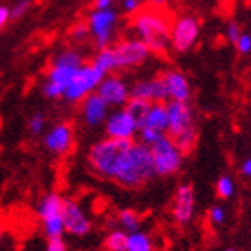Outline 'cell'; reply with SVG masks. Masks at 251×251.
I'll return each mask as SVG.
<instances>
[{"mask_svg": "<svg viewBox=\"0 0 251 251\" xmlns=\"http://www.w3.org/2000/svg\"><path fill=\"white\" fill-rule=\"evenodd\" d=\"M75 144V131L70 122H58L43 136V146L56 156H67Z\"/></svg>", "mask_w": 251, "mask_h": 251, "instance_id": "cell-11", "label": "cell"}, {"mask_svg": "<svg viewBox=\"0 0 251 251\" xmlns=\"http://www.w3.org/2000/svg\"><path fill=\"white\" fill-rule=\"evenodd\" d=\"M92 67L100 72L102 75H108V74H113L117 70V63H115V54H113V49L104 47L99 49L97 54L92 59Z\"/></svg>", "mask_w": 251, "mask_h": 251, "instance_id": "cell-21", "label": "cell"}, {"mask_svg": "<svg viewBox=\"0 0 251 251\" xmlns=\"http://www.w3.org/2000/svg\"><path fill=\"white\" fill-rule=\"evenodd\" d=\"M173 142L176 144V147L179 149L181 154H188V152L194 151V147H196V142H198V133L194 127L190 129L183 131V133H179V135L173 136Z\"/></svg>", "mask_w": 251, "mask_h": 251, "instance_id": "cell-26", "label": "cell"}, {"mask_svg": "<svg viewBox=\"0 0 251 251\" xmlns=\"http://www.w3.org/2000/svg\"><path fill=\"white\" fill-rule=\"evenodd\" d=\"M61 219L65 226V233L74 237L88 235L92 230V221L88 219L86 212L75 199H65L63 201Z\"/></svg>", "mask_w": 251, "mask_h": 251, "instance_id": "cell-10", "label": "cell"}, {"mask_svg": "<svg viewBox=\"0 0 251 251\" xmlns=\"http://www.w3.org/2000/svg\"><path fill=\"white\" fill-rule=\"evenodd\" d=\"M162 79L171 99L187 102L188 97H190V84H188L183 74L178 72V70H167V72L162 74Z\"/></svg>", "mask_w": 251, "mask_h": 251, "instance_id": "cell-19", "label": "cell"}, {"mask_svg": "<svg viewBox=\"0 0 251 251\" xmlns=\"http://www.w3.org/2000/svg\"><path fill=\"white\" fill-rule=\"evenodd\" d=\"M45 127H47V117H45V113L43 111L32 113L31 119H29V133L38 136L45 131Z\"/></svg>", "mask_w": 251, "mask_h": 251, "instance_id": "cell-28", "label": "cell"}, {"mask_svg": "<svg viewBox=\"0 0 251 251\" xmlns=\"http://www.w3.org/2000/svg\"><path fill=\"white\" fill-rule=\"evenodd\" d=\"M194 214V188L190 185H183L178 188L174 196L173 217L179 225H187Z\"/></svg>", "mask_w": 251, "mask_h": 251, "instance_id": "cell-18", "label": "cell"}, {"mask_svg": "<svg viewBox=\"0 0 251 251\" xmlns=\"http://www.w3.org/2000/svg\"><path fill=\"white\" fill-rule=\"evenodd\" d=\"M126 251H152L151 237L144 231H131L127 235V250Z\"/></svg>", "mask_w": 251, "mask_h": 251, "instance_id": "cell-25", "label": "cell"}, {"mask_svg": "<svg viewBox=\"0 0 251 251\" xmlns=\"http://www.w3.org/2000/svg\"><path fill=\"white\" fill-rule=\"evenodd\" d=\"M226 34H228V40H230L231 43H235L237 40H239V36L242 34V32H241V27L231 22L230 25H228V29H226Z\"/></svg>", "mask_w": 251, "mask_h": 251, "instance_id": "cell-34", "label": "cell"}, {"mask_svg": "<svg viewBox=\"0 0 251 251\" xmlns=\"http://www.w3.org/2000/svg\"><path fill=\"white\" fill-rule=\"evenodd\" d=\"M2 239H4V228L0 226V244H2Z\"/></svg>", "mask_w": 251, "mask_h": 251, "instance_id": "cell-41", "label": "cell"}, {"mask_svg": "<svg viewBox=\"0 0 251 251\" xmlns=\"http://www.w3.org/2000/svg\"><path fill=\"white\" fill-rule=\"evenodd\" d=\"M11 20V15H9V7L7 5H0V31L7 25V22Z\"/></svg>", "mask_w": 251, "mask_h": 251, "instance_id": "cell-37", "label": "cell"}, {"mask_svg": "<svg viewBox=\"0 0 251 251\" xmlns=\"http://www.w3.org/2000/svg\"><path fill=\"white\" fill-rule=\"evenodd\" d=\"M102 77H104V75L100 72H97V70L92 67V63H83V65L77 68V72H75V75L72 77V81L68 83L61 99L65 100V102H68V104H79L86 95L95 92L97 84L100 83Z\"/></svg>", "mask_w": 251, "mask_h": 251, "instance_id": "cell-7", "label": "cell"}, {"mask_svg": "<svg viewBox=\"0 0 251 251\" xmlns=\"http://www.w3.org/2000/svg\"><path fill=\"white\" fill-rule=\"evenodd\" d=\"M228 251H235V250H228Z\"/></svg>", "mask_w": 251, "mask_h": 251, "instance_id": "cell-42", "label": "cell"}, {"mask_svg": "<svg viewBox=\"0 0 251 251\" xmlns=\"http://www.w3.org/2000/svg\"><path fill=\"white\" fill-rule=\"evenodd\" d=\"M167 124H169V119H167V106H165V102H151V108L147 111L144 126L165 133L167 131Z\"/></svg>", "mask_w": 251, "mask_h": 251, "instance_id": "cell-20", "label": "cell"}, {"mask_svg": "<svg viewBox=\"0 0 251 251\" xmlns=\"http://www.w3.org/2000/svg\"><path fill=\"white\" fill-rule=\"evenodd\" d=\"M63 201H65V198L61 194L50 192L38 203L36 215L42 223L43 235L47 239H56V237L65 235V226H63L61 219Z\"/></svg>", "mask_w": 251, "mask_h": 251, "instance_id": "cell-5", "label": "cell"}, {"mask_svg": "<svg viewBox=\"0 0 251 251\" xmlns=\"http://www.w3.org/2000/svg\"><path fill=\"white\" fill-rule=\"evenodd\" d=\"M106 251H126L127 250V233L124 230H111L102 242Z\"/></svg>", "mask_w": 251, "mask_h": 251, "instance_id": "cell-23", "label": "cell"}, {"mask_svg": "<svg viewBox=\"0 0 251 251\" xmlns=\"http://www.w3.org/2000/svg\"><path fill=\"white\" fill-rule=\"evenodd\" d=\"M68 38L75 43H83L90 38V29L86 22H75L70 29H68Z\"/></svg>", "mask_w": 251, "mask_h": 251, "instance_id": "cell-27", "label": "cell"}, {"mask_svg": "<svg viewBox=\"0 0 251 251\" xmlns=\"http://www.w3.org/2000/svg\"><path fill=\"white\" fill-rule=\"evenodd\" d=\"M133 140H117V138H108L95 142L88 149L86 160L92 169V173L97 174L102 179H113V174L117 171V165L124 156V152L129 149Z\"/></svg>", "mask_w": 251, "mask_h": 251, "instance_id": "cell-4", "label": "cell"}, {"mask_svg": "<svg viewBox=\"0 0 251 251\" xmlns=\"http://www.w3.org/2000/svg\"><path fill=\"white\" fill-rule=\"evenodd\" d=\"M140 223H142V217L135 210L126 208L117 214V225L121 226V228H124L126 231H129V233L138 230V228H140Z\"/></svg>", "mask_w": 251, "mask_h": 251, "instance_id": "cell-24", "label": "cell"}, {"mask_svg": "<svg viewBox=\"0 0 251 251\" xmlns=\"http://www.w3.org/2000/svg\"><path fill=\"white\" fill-rule=\"evenodd\" d=\"M215 192H217V196L223 199L230 198L231 194H233V181H231V178H228V176L219 178V181H217V185H215Z\"/></svg>", "mask_w": 251, "mask_h": 251, "instance_id": "cell-29", "label": "cell"}, {"mask_svg": "<svg viewBox=\"0 0 251 251\" xmlns=\"http://www.w3.org/2000/svg\"><path fill=\"white\" fill-rule=\"evenodd\" d=\"M129 16V25L138 34V40L146 43L152 54L165 56L171 45V27L174 22L165 5H140Z\"/></svg>", "mask_w": 251, "mask_h": 251, "instance_id": "cell-1", "label": "cell"}, {"mask_svg": "<svg viewBox=\"0 0 251 251\" xmlns=\"http://www.w3.org/2000/svg\"><path fill=\"white\" fill-rule=\"evenodd\" d=\"M129 97L135 99H144L149 102H165L169 99L167 88L162 79V74L152 79H142L133 84V88L129 90Z\"/></svg>", "mask_w": 251, "mask_h": 251, "instance_id": "cell-15", "label": "cell"}, {"mask_svg": "<svg viewBox=\"0 0 251 251\" xmlns=\"http://www.w3.org/2000/svg\"><path fill=\"white\" fill-rule=\"evenodd\" d=\"M140 5H142L140 0H122V7H124V11L127 15H133Z\"/></svg>", "mask_w": 251, "mask_h": 251, "instance_id": "cell-36", "label": "cell"}, {"mask_svg": "<svg viewBox=\"0 0 251 251\" xmlns=\"http://www.w3.org/2000/svg\"><path fill=\"white\" fill-rule=\"evenodd\" d=\"M152 5H165L169 2V0H149Z\"/></svg>", "mask_w": 251, "mask_h": 251, "instance_id": "cell-40", "label": "cell"}, {"mask_svg": "<svg viewBox=\"0 0 251 251\" xmlns=\"http://www.w3.org/2000/svg\"><path fill=\"white\" fill-rule=\"evenodd\" d=\"M95 92L102 97L106 104L113 106V108H121L129 99V88H127L126 81L119 75H113V74H108L100 79Z\"/></svg>", "mask_w": 251, "mask_h": 251, "instance_id": "cell-14", "label": "cell"}, {"mask_svg": "<svg viewBox=\"0 0 251 251\" xmlns=\"http://www.w3.org/2000/svg\"><path fill=\"white\" fill-rule=\"evenodd\" d=\"M149 108H151V102H149V100L135 99V97H129L127 102L124 104V110L127 111L131 115V119L136 122L138 129L144 126V121H146V115H147V111H149Z\"/></svg>", "mask_w": 251, "mask_h": 251, "instance_id": "cell-22", "label": "cell"}, {"mask_svg": "<svg viewBox=\"0 0 251 251\" xmlns=\"http://www.w3.org/2000/svg\"><path fill=\"white\" fill-rule=\"evenodd\" d=\"M104 131L108 138L117 140H133L138 133V126L131 119V115L124 108H119L113 113H108L104 121Z\"/></svg>", "mask_w": 251, "mask_h": 251, "instance_id": "cell-13", "label": "cell"}, {"mask_svg": "<svg viewBox=\"0 0 251 251\" xmlns=\"http://www.w3.org/2000/svg\"><path fill=\"white\" fill-rule=\"evenodd\" d=\"M235 47L241 54H250L251 52V36L250 34H241L239 40L235 42Z\"/></svg>", "mask_w": 251, "mask_h": 251, "instance_id": "cell-33", "label": "cell"}, {"mask_svg": "<svg viewBox=\"0 0 251 251\" xmlns=\"http://www.w3.org/2000/svg\"><path fill=\"white\" fill-rule=\"evenodd\" d=\"M111 4H113V0H92V5L95 9H108L111 7Z\"/></svg>", "mask_w": 251, "mask_h": 251, "instance_id": "cell-38", "label": "cell"}, {"mask_svg": "<svg viewBox=\"0 0 251 251\" xmlns=\"http://www.w3.org/2000/svg\"><path fill=\"white\" fill-rule=\"evenodd\" d=\"M45 251H68V246L63 241V237H56V239H47Z\"/></svg>", "mask_w": 251, "mask_h": 251, "instance_id": "cell-32", "label": "cell"}, {"mask_svg": "<svg viewBox=\"0 0 251 251\" xmlns=\"http://www.w3.org/2000/svg\"><path fill=\"white\" fill-rule=\"evenodd\" d=\"M210 219L215 225H221L225 221V210L221 208V206H214V208L210 210Z\"/></svg>", "mask_w": 251, "mask_h": 251, "instance_id": "cell-35", "label": "cell"}, {"mask_svg": "<svg viewBox=\"0 0 251 251\" xmlns=\"http://www.w3.org/2000/svg\"><path fill=\"white\" fill-rule=\"evenodd\" d=\"M165 106H167V119H169L167 133L171 138L179 135V133H183V131L190 129V127H194L192 126V111H190L187 102H181V100H171V102Z\"/></svg>", "mask_w": 251, "mask_h": 251, "instance_id": "cell-17", "label": "cell"}, {"mask_svg": "<svg viewBox=\"0 0 251 251\" xmlns=\"http://www.w3.org/2000/svg\"><path fill=\"white\" fill-rule=\"evenodd\" d=\"M113 54H115V63L117 70H129V68H136L144 65L149 58L151 50L147 49V45L138 38H126L115 43Z\"/></svg>", "mask_w": 251, "mask_h": 251, "instance_id": "cell-9", "label": "cell"}, {"mask_svg": "<svg viewBox=\"0 0 251 251\" xmlns=\"http://www.w3.org/2000/svg\"><path fill=\"white\" fill-rule=\"evenodd\" d=\"M140 140L142 144H146V146H152L154 142L160 138V136L163 135L162 131H156V129H152V127H147V126H144V127H140Z\"/></svg>", "mask_w": 251, "mask_h": 251, "instance_id": "cell-30", "label": "cell"}, {"mask_svg": "<svg viewBox=\"0 0 251 251\" xmlns=\"http://www.w3.org/2000/svg\"><path fill=\"white\" fill-rule=\"evenodd\" d=\"M83 63V56L75 49H65L59 54H56V58L52 59L50 67H49L45 83L42 86L43 95L52 100L61 99L68 83L72 81V77L77 72V68Z\"/></svg>", "mask_w": 251, "mask_h": 251, "instance_id": "cell-3", "label": "cell"}, {"mask_svg": "<svg viewBox=\"0 0 251 251\" xmlns=\"http://www.w3.org/2000/svg\"><path fill=\"white\" fill-rule=\"evenodd\" d=\"M152 156V165H154V174L156 176H171L178 173L181 167V152L173 142V138L163 133L152 146H149Z\"/></svg>", "mask_w": 251, "mask_h": 251, "instance_id": "cell-6", "label": "cell"}, {"mask_svg": "<svg viewBox=\"0 0 251 251\" xmlns=\"http://www.w3.org/2000/svg\"><path fill=\"white\" fill-rule=\"evenodd\" d=\"M242 174H244V176H248V178H251V158H250V160H246V162H244V165H242Z\"/></svg>", "mask_w": 251, "mask_h": 251, "instance_id": "cell-39", "label": "cell"}, {"mask_svg": "<svg viewBox=\"0 0 251 251\" xmlns=\"http://www.w3.org/2000/svg\"><path fill=\"white\" fill-rule=\"evenodd\" d=\"M29 7H31V0H18L13 7H9L11 20H18V18H22V16L29 11Z\"/></svg>", "mask_w": 251, "mask_h": 251, "instance_id": "cell-31", "label": "cell"}, {"mask_svg": "<svg viewBox=\"0 0 251 251\" xmlns=\"http://www.w3.org/2000/svg\"><path fill=\"white\" fill-rule=\"evenodd\" d=\"M154 176L156 174H154L149 146L142 142H133L129 149L124 152V156L121 158L111 181L126 188H138L147 181H151Z\"/></svg>", "mask_w": 251, "mask_h": 251, "instance_id": "cell-2", "label": "cell"}, {"mask_svg": "<svg viewBox=\"0 0 251 251\" xmlns=\"http://www.w3.org/2000/svg\"><path fill=\"white\" fill-rule=\"evenodd\" d=\"M79 104H81V119L88 127L100 126L110 113V106L106 104L97 92H92L90 95H86Z\"/></svg>", "mask_w": 251, "mask_h": 251, "instance_id": "cell-16", "label": "cell"}, {"mask_svg": "<svg viewBox=\"0 0 251 251\" xmlns=\"http://www.w3.org/2000/svg\"><path fill=\"white\" fill-rule=\"evenodd\" d=\"M199 36V22L194 16H181L171 27V47L176 52H187Z\"/></svg>", "mask_w": 251, "mask_h": 251, "instance_id": "cell-12", "label": "cell"}, {"mask_svg": "<svg viewBox=\"0 0 251 251\" xmlns=\"http://www.w3.org/2000/svg\"><path fill=\"white\" fill-rule=\"evenodd\" d=\"M117 20H119V16L111 7H108V9H94L90 13L86 24H88L90 29V36L94 38V43L97 49L110 47L113 31L117 27Z\"/></svg>", "mask_w": 251, "mask_h": 251, "instance_id": "cell-8", "label": "cell"}]
</instances>
